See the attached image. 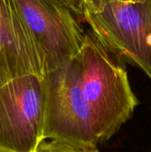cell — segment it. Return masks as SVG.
<instances>
[{"label": "cell", "instance_id": "5", "mask_svg": "<svg viewBox=\"0 0 151 152\" xmlns=\"http://www.w3.org/2000/svg\"><path fill=\"white\" fill-rule=\"evenodd\" d=\"M45 58L46 71L80 51L85 31L72 0H12Z\"/></svg>", "mask_w": 151, "mask_h": 152}, {"label": "cell", "instance_id": "1", "mask_svg": "<svg viewBox=\"0 0 151 152\" xmlns=\"http://www.w3.org/2000/svg\"><path fill=\"white\" fill-rule=\"evenodd\" d=\"M80 83L101 142L109 141L132 117L139 102L122 61L91 30L77 53Z\"/></svg>", "mask_w": 151, "mask_h": 152}, {"label": "cell", "instance_id": "7", "mask_svg": "<svg viewBox=\"0 0 151 152\" xmlns=\"http://www.w3.org/2000/svg\"><path fill=\"white\" fill-rule=\"evenodd\" d=\"M34 152H100L97 147L73 143L57 139L42 140Z\"/></svg>", "mask_w": 151, "mask_h": 152}, {"label": "cell", "instance_id": "8", "mask_svg": "<svg viewBox=\"0 0 151 152\" xmlns=\"http://www.w3.org/2000/svg\"><path fill=\"white\" fill-rule=\"evenodd\" d=\"M82 12H98L114 0H79Z\"/></svg>", "mask_w": 151, "mask_h": 152}, {"label": "cell", "instance_id": "4", "mask_svg": "<svg viewBox=\"0 0 151 152\" xmlns=\"http://www.w3.org/2000/svg\"><path fill=\"white\" fill-rule=\"evenodd\" d=\"M44 76L27 74L0 85V147L34 152L44 140Z\"/></svg>", "mask_w": 151, "mask_h": 152}, {"label": "cell", "instance_id": "3", "mask_svg": "<svg viewBox=\"0 0 151 152\" xmlns=\"http://www.w3.org/2000/svg\"><path fill=\"white\" fill-rule=\"evenodd\" d=\"M83 20L121 61L139 67L151 80V0L111 2Z\"/></svg>", "mask_w": 151, "mask_h": 152}, {"label": "cell", "instance_id": "10", "mask_svg": "<svg viewBox=\"0 0 151 152\" xmlns=\"http://www.w3.org/2000/svg\"><path fill=\"white\" fill-rule=\"evenodd\" d=\"M0 152H16V151H10V150H7V149L1 148V147H0Z\"/></svg>", "mask_w": 151, "mask_h": 152}, {"label": "cell", "instance_id": "2", "mask_svg": "<svg viewBox=\"0 0 151 152\" xmlns=\"http://www.w3.org/2000/svg\"><path fill=\"white\" fill-rule=\"evenodd\" d=\"M44 139L97 147L101 143L80 83L77 55L44 74Z\"/></svg>", "mask_w": 151, "mask_h": 152}, {"label": "cell", "instance_id": "6", "mask_svg": "<svg viewBox=\"0 0 151 152\" xmlns=\"http://www.w3.org/2000/svg\"><path fill=\"white\" fill-rule=\"evenodd\" d=\"M43 51L12 0H0V85L27 74L44 76Z\"/></svg>", "mask_w": 151, "mask_h": 152}, {"label": "cell", "instance_id": "9", "mask_svg": "<svg viewBox=\"0 0 151 152\" xmlns=\"http://www.w3.org/2000/svg\"><path fill=\"white\" fill-rule=\"evenodd\" d=\"M145 0H114V2H120V3H141Z\"/></svg>", "mask_w": 151, "mask_h": 152}]
</instances>
